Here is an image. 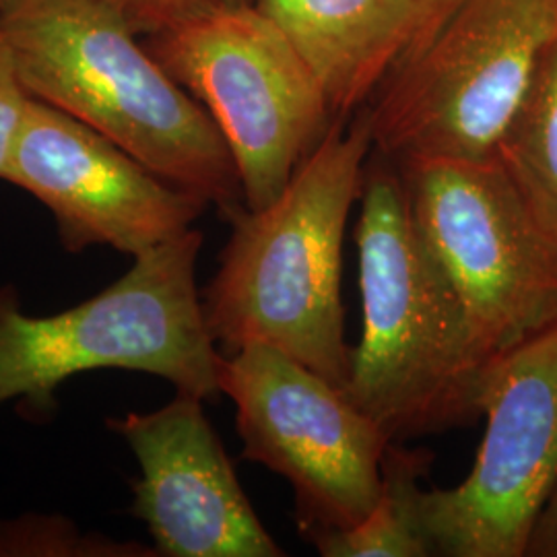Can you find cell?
I'll return each instance as SVG.
<instances>
[{
  "mask_svg": "<svg viewBox=\"0 0 557 557\" xmlns=\"http://www.w3.org/2000/svg\"><path fill=\"white\" fill-rule=\"evenodd\" d=\"M372 149L366 108L333 120L277 199L232 221L202 292L209 333L225 351L267 345L345 386L343 244Z\"/></svg>",
  "mask_w": 557,
  "mask_h": 557,
  "instance_id": "1",
  "label": "cell"
},
{
  "mask_svg": "<svg viewBox=\"0 0 557 557\" xmlns=\"http://www.w3.org/2000/svg\"><path fill=\"white\" fill-rule=\"evenodd\" d=\"M0 34L32 98L85 122L225 220L248 209L218 124L110 2L9 0Z\"/></svg>",
  "mask_w": 557,
  "mask_h": 557,
  "instance_id": "2",
  "label": "cell"
},
{
  "mask_svg": "<svg viewBox=\"0 0 557 557\" xmlns=\"http://www.w3.org/2000/svg\"><path fill=\"white\" fill-rule=\"evenodd\" d=\"M361 335L343 391L391 442L462 428L481 416L490 361L419 238L395 161L372 149L356 223Z\"/></svg>",
  "mask_w": 557,
  "mask_h": 557,
  "instance_id": "3",
  "label": "cell"
},
{
  "mask_svg": "<svg viewBox=\"0 0 557 557\" xmlns=\"http://www.w3.org/2000/svg\"><path fill=\"white\" fill-rule=\"evenodd\" d=\"M202 232L190 227L135 257L101 294L54 317H27L0 289V405L23 397L48 409L64 380L131 370L200 400L220 397L221 356L197 289Z\"/></svg>",
  "mask_w": 557,
  "mask_h": 557,
  "instance_id": "4",
  "label": "cell"
},
{
  "mask_svg": "<svg viewBox=\"0 0 557 557\" xmlns=\"http://www.w3.org/2000/svg\"><path fill=\"white\" fill-rule=\"evenodd\" d=\"M556 34L557 0H460L366 106L374 151L395 163L496 156Z\"/></svg>",
  "mask_w": 557,
  "mask_h": 557,
  "instance_id": "5",
  "label": "cell"
},
{
  "mask_svg": "<svg viewBox=\"0 0 557 557\" xmlns=\"http://www.w3.org/2000/svg\"><path fill=\"white\" fill-rule=\"evenodd\" d=\"M419 238L492 361L557 324V242L498 156L397 163Z\"/></svg>",
  "mask_w": 557,
  "mask_h": 557,
  "instance_id": "6",
  "label": "cell"
},
{
  "mask_svg": "<svg viewBox=\"0 0 557 557\" xmlns=\"http://www.w3.org/2000/svg\"><path fill=\"white\" fill-rule=\"evenodd\" d=\"M145 46L218 124L248 209L277 199L335 120L308 60L259 4L218 2Z\"/></svg>",
  "mask_w": 557,
  "mask_h": 557,
  "instance_id": "7",
  "label": "cell"
},
{
  "mask_svg": "<svg viewBox=\"0 0 557 557\" xmlns=\"http://www.w3.org/2000/svg\"><path fill=\"white\" fill-rule=\"evenodd\" d=\"M220 386L236 405L242 457L289 481L306 537L372 512L391 440L341 386L267 345L223 356Z\"/></svg>",
  "mask_w": 557,
  "mask_h": 557,
  "instance_id": "8",
  "label": "cell"
},
{
  "mask_svg": "<svg viewBox=\"0 0 557 557\" xmlns=\"http://www.w3.org/2000/svg\"><path fill=\"white\" fill-rule=\"evenodd\" d=\"M485 434L469 478L421 492L432 554L524 557L557 481V324L492 359L479 386Z\"/></svg>",
  "mask_w": 557,
  "mask_h": 557,
  "instance_id": "9",
  "label": "cell"
},
{
  "mask_svg": "<svg viewBox=\"0 0 557 557\" xmlns=\"http://www.w3.org/2000/svg\"><path fill=\"white\" fill-rule=\"evenodd\" d=\"M4 180L52 211L66 252L112 246L139 257L190 230L209 207L36 98L27 103Z\"/></svg>",
  "mask_w": 557,
  "mask_h": 557,
  "instance_id": "10",
  "label": "cell"
},
{
  "mask_svg": "<svg viewBox=\"0 0 557 557\" xmlns=\"http://www.w3.org/2000/svg\"><path fill=\"white\" fill-rule=\"evenodd\" d=\"M139 460L133 515L160 556L281 557L239 485L202 400L178 393L151 413L108 419Z\"/></svg>",
  "mask_w": 557,
  "mask_h": 557,
  "instance_id": "11",
  "label": "cell"
},
{
  "mask_svg": "<svg viewBox=\"0 0 557 557\" xmlns=\"http://www.w3.org/2000/svg\"><path fill=\"white\" fill-rule=\"evenodd\" d=\"M460 0H259L308 60L335 119H351Z\"/></svg>",
  "mask_w": 557,
  "mask_h": 557,
  "instance_id": "12",
  "label": "cell"
},
{
  "mask_svg": "<svg viewBox=\"0 0 557 557\" xmlns=\"http://www.w3.org/2000/svg\"><path fill=\"white\" fill-rule=\"evenodd\" d=\"M496 156L539 225L557 242V34L541 54Z\"/></svg>",
  "mask_w": 557,
  "mask_h": 557,
  "instance_id": "13",
  "label": "cell"
},
{
  "mask_svg": "<svg viewBox=\"0 0 557 557\" xmlns=\"http://www.w3.org/2000/svg\"><path fill=\"white\" fill-rule=\"evenodd\" d=\"M432 457L391 442L382 462V492L372 512L351 529L319 533L310 543L324 557H430L421 522V487Z\"/></svg>",
  "mask_w": 557,
  "mask_h": 557,
  "instance_id": "14",
  "label": "cell"
},
{
  "mask_svg": "<svg viewBox=\"0 0 557 557\" xmlns=\"http://www.w3.org/2000/svg\"><path fill=\"white\" fill-rule=\"evenodd\" d=\"M137 545L81 537L64 518L25 517L0 522V556H149Z\"/></svg>",
  "mask_w": 557,
  "mask_h": 557,
  "instance_id": "15",
  "label": "cell"
},
{
  "mask_svg": "<svg viewBox=\"0 0 557 557\" xmlns=\"http://www.w3.org/2000/svg\"><path fill=\"white\" fill-rule=\"evenodd\" d=\"M29 100L32 96L21 81L13 50L0 34V180L7 178Z\"/></svg>",
  "mask_w": 557,
  "mask_h": 557,
  "instance_id": "16",
  "label": "cell"
},
{
  "mask_svg": "<svg viewBox=\"0 0 557 557\" xmlns=\"http://www.w3.org/2000/svg\"><path fill=\"white\" fill-rule=\"evenodd\" d=\"M137 34H160L215 7L220 0H106Z\"/></svg>",
  "mask_w": 557,
  "mask_h": 557,
  "instance_id": "17",
  "label": "cell"
},
{
  "mask_svg": "<svg viewBox=\"0 0 557 557\" xmlns=\"http://www.w3.org/2000/svg\"><path fill=\"white\" fill-rule=\"evenodd\" d=\"M524 557H557V481L533 527Z\"/></svg>",
  "mask_w": 557,
  "mask_h": 557,
  "instance_id": "18",
  "label": "cell"
},
{
  "mask_svg": "<svg viewBox=\"0 0 557 557\" xmlns=\"http://www.w3.org/2000/svg\"><path fill=\"white\" fill-rule=\"evenodd\" d=\"M220 2H227V4H257L259 0H220Z\"/></svg>",
  "mask_w": 557,
  "mask_h": 557,
  "instance_id": "19",
  "label": "cell"
},
{
  "mask_svg": "<svg viewBox=\"0 0 557 557\" xmlns=\"http://www.w3.org/2000/svg\"><path fill=\"white\" fill-rule=\"evenodd\" d=\"M7 2H9V0H0V9H2Z\"/></svg>",
  "mask_w": 557,
  "mask_h": 557,
  "instance_id": "20",
  "label": "cell"
}]
</instances>
